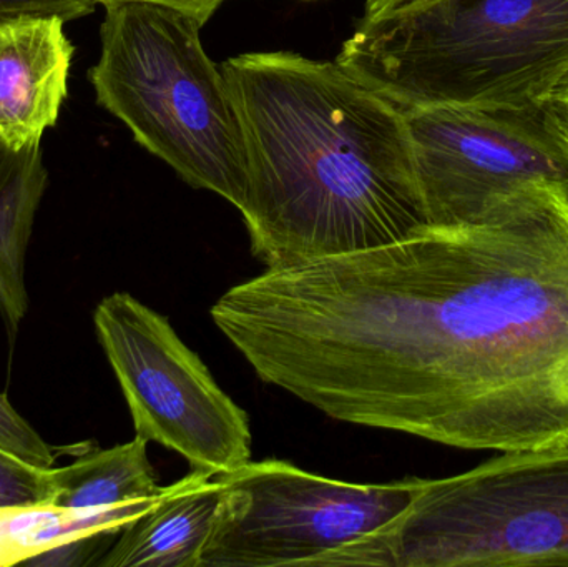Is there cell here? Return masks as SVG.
Wrapping results in <instances>:
<instances>
[{"mask_svg":"<svg viewBox=\"0 0 568 567\" xmlns=\"http://www.w3.org/2000/svg\"><path fill=\"white\" fill-rule=\"evenodd\" d=\"M55 13L0 17V142L32 149L59 120L75 49Z\"/></svg>","mask_w":568,"mask_h":567,"instance_id":"obj_9","label":"cell"},{"mask_svg":"<svg viewBox=\"0 0 568 567\" xmlns=\"http://www.w3.org/2000/svg\"><path fill=\"white\" fill-rule=\"evenodd\" d=\"M353 565L568 567V443L419 479L406 512L364 541Z\"/></svg>","mask_w":568,"mask_h":567,"instance_id":"obj_5","label":"cell"},{"mask_svg":"<svg viewBox=\"0 0 568 567\" xmlns=\"http://www.w3.org/2000/svg\"><path fill=\"white\" fill-rule=\"evenodd\" d=\"M230 486L200 567L349 566L413 503L419 479L353 485L278 459L220 475Z\"/></svg>","mask_w":568,"mask_h":567,"instance_id":"obj_6","label":"cell"},{"mask_svg":"<svg viewBox=\"0 0 568 567\" xmlns=\"http://www.w3.org/2000/svg\"><path fill=\"white\" fill-rule=\"evenodd\" d=\"M0 452L37 469L55 468L57 448L50 446L36 428L17 413L0 393Z\"/></svg>","mask_w":568,"mask_h":567,"instance_id":"obj_14","label":"cell"},{"mask_svg":"<svg viewBox=\"0 0 568 567\" xmlns=\"http://www.w3.org/2000/svg\"><path fill=\"white\" fill-rule=\"evenodd\" d=\"M399 2L400 0H366V12H364V16L383 12V10L389 9V7L396 6Z\"/></svg>","mask_w":568,"mask_h":567,"instance_id":"obj_18","label":"cell"},{"mask_svg":"<svg viewBox=\"0 0 568 567\" xmlns=\"http://www.w3.org/2000/svg\"><path fill=\"white\" fill-rule=\"evenodd\" d=\"M146 446L135 436L125 445L87 452L70 465L49 469V499L42 509L135 522L160 492Z\"/></svg>","mask_w":568,"mask_h":567,"instance_id":"obj_11","label":"cell"},{"mask_svg":"<svg viewBox=\"0 0 568 567\" xmlns=\"http://www.w3.org/2000/svg\"><path fill=\"white\" fill-rule=\"evenodd\" d=\"M540 110H542L547 125L568 153V75L544 100Z\"/></svg>","mask_w":568,"mask_h":567,"instance_id":"obj_16","label":"cell"},{"mask_svg":"<svg viewBox=\"0 0 568 567\" xmlns=\"http://www.w3.org/2000/svg\"><path fill=\"white\" fill-rule=\"evenodd\" d=\"M427 222H479L534 185L568 189V153L540 107L437 105L403 110Z\"/></svg>","mask_w":568,"mask_h":567,"instance_id":"obj_8","label":"cell"},{"mask_svg":"<svg viewBox=\"0 0 568 567\" xmlns=\"http://www.w3.org/2000/svg\"><path fill=\"white\" fill-rule=\"evenodd\" d=\"M256 375L337 422L470 452L568 443V189L266 270L213 305Z\"/></svg>","mask_w":568,"mask_h":567,"instance_id":"obj_1","label":"cell"},{"mask_svg":"<svg viewBox=\"0 0 568 567\" xmlns=\"http://www.w3.org/2000/svg\"><path fill=\"white\" fill-rule=\"evenodd\" d=\"M230 486L222 476L192 469L160 488L155 502L116 536L97 561L100 567H200Z\"/></svg>","mask_w":568,"mask_h":567,"instance_id":"obj_10","label":"cell"},{"mask_svg":"<svg viewBox=\"0 0 568 567\" xmlns=\"http://www.w3.org/2000/svg\"><path fill=\"white\" fill-rule=\"evenodd\" d=\"M100 346L115 373L136 438L179 453L192 469L216 475L252 462V429L205 363L169 318L125 292L93 312Z\"/></svg>","mask_w":568,"mask_h":567,"instance_id":"obj_7","label":"cell"},{"mask_svg":"<svg viewBox=\"0 0 568 567\" xmlns=\"http://www.w3.org/2000/svg\"><path fill=\"white\" fill-rule=\"evenodd\" d=\"M97 0H0V17L16 13H55L67 22L95 12Z\"/></svg>","mask_w":568,"mask_h":567,"instance_id":"obj_15","label":"cell"},{"mask_svg":"<svg viewBox=\"0 0 568 567\" xmlns=\"http://www.w3.org/2000/svg\"><path fill=\"white\" fill-rule=\"evenodd\" d=\"M245 146L242 212L266 270L429 229L404 112L337 62L252 52L222 65Z\"/></svg>","mask_w":568,"mask_h":567,"instance_id":"obj_2","label":"cell"},{"mask_svg":"<svg viewBox=\"0 0 568 567\" xmlns=\"http://www.w3.org/2000/svg\"><path fill=\"white\" fill-rule=\"evenodd\" d=\"M336 62L400 110L532 109L568 75V0H400Z\"/></svg>","mask_w":568,"mask_h":567,"instance_id":"obj_3","label":"cell"},{"mask_svg":"<svg viewBox=\"0 0 568 567\" xmlns=\"http://www.w3.org/2000/svg\"><path fill=\"white\" fill-rule=\"evenodd\" d=\"M47 185L40 145L13 150L0 142V316L10 340L29 313L27 252Z\"/></svg>","mask_w":568,"mask_h":567,"instance_id":"obj_12","label":"cell"},{"mask_svg":"<svg viewBox=\"0 0 568 567\" xmlns=\"http://www.w3.org/2000/svg\"><path fill=\"white\" fill-rule=\"evenodd\" d=\"M102 6L115 2H153L162 3V6L175 7V9L185 10L192 16L199 17L203 23L212 19L213 13L219 10L225 0H97Z\"/></svg>","mask_w":568,"mask_h":567,"instance_id":"obj_17","label":"cell"},{"mask_svg":"<svg viewBox=\"0 0 568 567\" xmlns=\"http://www.w3.org/2000/svg\"><path fill=\"white\" fill-rule=\"evenodd\" d=\"M103 7L99 62L89 73L99 105L193 189L240 209L245 146L229 82L200 40L205 23L162 3Z\"/></svg>","mask_w":568,"mask_h":567,"instance_id":"obj_4","label":"cell"},{"mask_svg":"<svg viewBox=\"0 0 568 567\" xmlns=\"http://www.w3.org/2000/svg\"><path fill=\"white\" fill-rule=\"evenodd\" d=\"M49 469H37L0 452V513L45 508Z\"/></svg>","mask_w":568,"mask_h":567,"instance_id":"obj_13","label":"cell"}]
</instances>
